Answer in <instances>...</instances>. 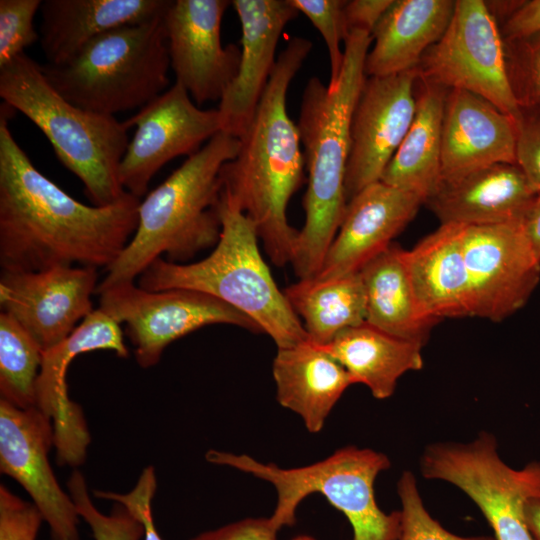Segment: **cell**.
Masks as SVG:
<instances>
[{
  "mask_svg": "<svg viewBox=\"0 0 540 540\" xmlns=\"http://www.w3.org/2000/svg\"><path fill=\"white\" fill-rule=\"evenodd\" d=\"M371 43L370 33L351 31L337 84L329 88L313 76L302 93L296 125L308 184L303 199L305 223L291 260L299 279L318 274L345 213L351 120L367 77L365 60Z\"/></svg>",
  "mask_w": 540,
  "mask_h": 540,
  "instance_id": "3",
  "label": "cell"
},
{
  "mask_svg": "<svg viewBox=\"0 0 540 540\" xmlns=\"http://www.w3.org/2000/svg\"><path fill=\"white\" fill-rule=\"evenodd\" d=\"M136 127L119 165L126 192L143 197L153 176L169 161L192 156L221 132L218 109H202L179 83L124 121Z\"/></svg>",
  "mask_w": 540,
  "mask_h": 540,
  "instance_id": "12",
  "label": "cell"
},
{
  "mask_svg": "<svg viewBox=\"0 0 540 540\" xmlns=\"http://www.w3.org/2000/svg\"><path fill=\"white\" fill-rule=\"evenodd\" d=\"M421 204L422 199L415 194L382 181L362 189L347 202L337 234L316 277L359 272L393 243V238L414 218Z\"/></svg>",
  "mask_w": 540,
  "mask_h": 540,
  "instance_id": "20",
  "label": "cell"
},
{
  "mask_svg": "<svg viewBox=\"0 0 540 540\" xmlns=\"http://www.w3.org/2000/svg\"><path fill=\"white\" fill-rule=\"evenodd\" d=\"M99 295V309L119 324H126V334L142 368L156 365L170 343L204 326L230 324L261 332L241 311L196 290L147 291L133 282L111 287Z\"/></svg>",
  "mask_w": 540,
  "mask_h": 540,
  "instance_id": "11",
  "label": "cell"
},
{
  "mask_svg": "<svg viewBox=\"0 0 540 540\" xmlns=\"http://www.w3.org/2000/svg\"><path fill=\"white\" fill-rule=\"evenodd\" d=\"M464 258L472 317L501 321L511 316L540 281V259L522 221L464 225Z\"/></svg>",
  "mask_w": 540,
  "mask_h": 540,
  "instance_id": "13",
  "label": "cell"
},
{
  "mask_svg": "<svg viewBox=\"0 0 540 540\" xmlns=\"http://www.w3.org/2000/svg\"><path fill=\"white\" fill-rule=\"evenodd\" d=\"M366 296V322L399 338L424 344L437 321L418 305L406 250L392 243L359 271Z\"/></svg>",
  "mask_w": 540,
  "mask_h": 540,
  "instance_id": "29",
  "label": "cell"
},
{
  "mask_svg": "<svg viewBox=\"0 0 540 540\" xmlns=\"http://www.w3.org/2000/svg\"><path fill=\"white\" fill-rule=\"evenodd\" d=\"M397 491L402 505L397 540H496L494 536L462 537L447 531L426 510L410 471L399 478Z\"/></svg>",
  "mask_w": 540,
  "mask_h": 540,
  "instance_id": "34",
  "label": "cell"
},
{
  "mask_svg": "<svg viewBox=\"0 0 540 540\" xmlns=\"http://www.w3.org/2000/svg\"><path fill=\"white\" fill-rule=\"evenodd\" d=\"M417 83L412 124L380 181L425 203L442 182V122L448 90L419 77Z\"/></svg>",
  "mask_w": 540,
  "mask_h": 540,
  "instance_id": "28",
  "label": "cell"
},
{
  "mask_svg": "<svg viewBox=\"0 0 540 540\" xmlns=\"http://www.w3.org/2000/svg\"><path fill=\"white\" fill-rule=\"evenodd\" d=\"M318 346L346 369L354 384L366 385L376 399L392 396L404 373L423 367L422 344L390 335L366 321Z\"/></svg>",
  "mask_w": 540,
  "mask_h": 540,
  "instance_id": "27",
  "label": "cell"
},
{
  "mask_svg": "<svg viewBox=\"0 0 540 540\" xmlns=\"http://www.w3.org/2000/svg\"><path fill=\"white\" fill-rule=\"evenodd\" d=\"M516 125L517 164L540 194V107L521 108Z\"/></svg>",
  "mask_w": 540,
  "mask_h": 540,
  "instance_id": "38",
  "label": "cell"
},
{
  "mask_svg": "<svg viewBox=\"0 0 540 540\" xmlns=\"http://www.w3.org/2000/svg\"><path fill=\"white\" fill-rule=\"evenodd\" d=\"M97 268L56 266L2 271L0 306L46 351L64 341L92 311Z\"/></svg>",
  "mask_w": 540,
  "mask_h": 540,
  "instance_id": "16",
  "label": "cell"
},
{
  "mask_svg": "<svg viewBox=\"0 0 540 540\" xmlns=\"http://www.w3.org/2000/svg\"><path fill=\"white\" fill-rule=\"evenodd\" d=\"M537 194L518 164L497 163L442 180L425 204L441 224L494 225L522 221Z\"/></svg>",
  "mask_w": 540,
  "mask_h": 540,
  "instance_id": "22",
  "label": "cell"
},
{
  "mask_svg": "<svg viewBox=\"0 0 540 540\" xmlns=\"http://www.w3.org/2000/svg\"><path fill=\"white\" fill-rule=\"evenodd\" d=\"M231 2L241 24V58L217 109L221 131L239 139L248 129L274 70L282 32L299 12L288 0Z\"/></svg>",
  "mask_w": 540,
  "mask_h": 540,
  "instance_id": "19",
  "label": "cell"
},
{
  "mask_svg": "<svg viewBox=\"0 0 540 540\" xmlns=\"http://www.w3.org/2000/svg\"><path fill=\"white\" fill-rule=\"evenodd\" d=\"M0 114V265L2 271L56 266L107 268L135 233L140 199L126 192L107 206H88L44 176Z\"/></svg>",
  "mask_w": 540,
  "mask_h": 540,
  "instance_id": "1",
  "label": "cell"
},
{
  "mask_svg": "<svg viewBox=\"0 0 540 540\" xmlns=\"http://www.w3.org/2000/svg\"><path fill=\"white\" fill-rule=\"evenodd\" d=\"M54 447L52 421L38 408H18L0 399V471L30 495L52 540H80V516L57 482L48 460Z\"/></svg>",
  "mask_w": 540,
  "mask_h": 540,
  "instance_id": "17",
  "label": "cell"
},
{
  "mask_svg": "<svg viewBox=\"0 0 540 540\" xmlns=\"http://www.w3.org/2000/svg\"><path fill=\"white\" fill-rule=\"evenodd\" d=\"M503 40H512L540 32V0L523 1L500 26Z\"/></svg>",
  "mask_w": 540,
  "mask_h": 540,
  "instance_id": "41",
  "label": "cell"
},
{
  "mask_svg": "<svg viewBox=\"0 0 540 540\" xmlns=\"http://www.w3.org/2000/svg\"><path fill=\"white\" fill-rule=\"evenodd\" d=\"M292 540H316V539L308 535H298L294 537Z\"/></svg>",
  "mask_w": 540,
  "mask_h": 540,
  "instance_id": "44",
  "label": "cell"
},
{
  "mask_svg": "<svg viewBox=\"0 0 540 540\" xmlns=\"http://www.w3.org/2000/svg\"><path fill=\"white\" fill-rule=\"evenodd\" d=\"M164 14L110 30L61 65L42 71L54 89L72 104L96 113L142 108L169 84Z\"/></svg>",
  "mask_w": 540,
  "mask_h": 540,
  "instance_id": "7",
  "label": "cell"
},
{
  "mask_svg": "<svg viewBox=\"0 0 540 540\" xmlns=\"http://www.w3.org/2000/svg\"><path fill=\"white\" fill-rule=\"evenodd\" d=\"M219 215L220 238L211 254L184 264L158 258L139 276L138 286L147 291L191 289L214 296L251 318L278 348L309 340L262 258L254 223L221 197Z\"/></svg>",
  "mask_w": 540,
  "mask_h": 540,
  "instance_id": "5",
  "label": "cell"
},
{
  "mask_svg": "<svg viewBox=\"0 0 540 540\" xmlns=\"http://www.w3.org/2000/svg\"><path fill=\"white\" fill-rule=\"evenodd\" d=\"M508 80L518 107H540V32L504 40Z\"/></svg>",
  "mask_w": 540,
  "mask_h": 540,
  "instance_id": "33",
  "label": "cell"
},
{
  "mask_svg": "<svg viewBox=\"0 0 540 540\" xmlns=\"http://www.w3.org/2000/svg\"><path fill=\"white\" fill-rule=\"evenodd\" d=\"M278 402L298 414L307 430L320 432L353 383L346 369L310 340L278 348L272 366Z\"/></svg>",
  "mask_w": 540,
  "mask_h": 540,
  "instance_id": "25",
  "label": "cell"
},
{
  "mask_svg": "<svg viewBox=\"0 0 540 540\" xmlns=\"http://www.w3.org/2000/svg\"><path fill=\"white\" fill-rule=\"evenodd\" d=\"M171 0H44L39 40L47 64L61 65L115 28L165 13Z\"/></svg>",
  "mask_w": 540,
  "mask_h": 540,
  "instance_id": "23",
  "label": "cell"
},
{
  "mask_svg": "<svg viewBox=\"0 0 540 540\" xmlns=\"http://www.w3.org/2000/svg\"><path fill=\"white\" fill-rule=\"evenodd\" d=\"M312 42L293 37L277 56L254 117L239 138L240 148L220 171L221 199L255 225L266 253L277 266L291 263L299 230L287 206L305 180L297 125L287 111L291 81L310 54Z\"/></svg>",
  "mask_w": 540,
  "mask_h": 540,
  "instance_id": "2",
  "label": "cell"
},
{
  "mask_svg": "<svg viewBox=\"0 0 540 540\" xmlns=\"http://www.w3.org/2000/svg\"><path fill=\"white\" fill-rule=\"evenodd\" d=\"M43 351L7 313H0L1 399L21 408L36 405V383Z\"/></svg>",
  "mask_w": 540,
  "mask_h": 540,
  "instance_id": "31",
  "label": "cell"
},
{
  "mask_svg": "<svg viewBox=\"0 0 540 540\" xmlns=\"http://www.w3.org/2000/svg\"><path fill=\"white\" fill-rule=\"evenodd\" d=\"M417 80V68L366 77L351 120L345 176L347 202L368 185L380 181L401 145L416 112Z\"/></svg>",
  "mask_w": 540,
  "mask_h": 540,
  "instance_id": "15",
  "label": "cell"
},
{
  "mask_svg": "<svg viewBox=\"0 0 540 540\" xmlns=\"http://www.w3.org/2000/svg\"><path fill=\"white\" fill-rule=\"evenodd\" d=\"M208 462L225 465L271 483L277 492V503L269 517L280 530L296 521L298 505L310 494H322L341 511L353 529L352 540H397L401 512H383L377 505L374 482L387 470L389 458L369 448L347 446L314 464L284 469L265 464L245 454L209 450Z\"/></svg>",
  "mask_w": 540,
  "mask_h": 540,
  "instance_id": "8",
  "label": "cell"
},
{
  "mask_svg": "<svg viewBox=\"0 0 540 540\" xmlns=\"http://www.w3.org/2000/svg\"><path fill=\"white\" fill-rule=\"evenodd\" d=\"M394 0L345 1L344 16L349 33L362 30L372 33Z\"/></svg>",
  "mask_w": 540,
  "mask_h": 540,
  "instance_id": "40",
  "label": "cell"
},
{
  "mask_svg": "<svg viewBox=\"0 0 540 540\" xmlns=\"http://www.w3.org/2000/svg\"><path fill=\"white\" fill-rule=\"evenodd\" d=\"M525 522L533 540H540V497H531L524 507Z\"/></svg>",
  "mask_w": 540,
  "mask_h": 540,
  "instance_id": "43",
  "label": "cell"
},
{
  "mask_svg": "<svg viewBox=\"0 0 540 540\" xmlns=\"http://www.w3.org/2000/svg\"><path fill=\"white\" fill-rule=\"evenodd\" d=\"M300 13H303L319 31L326 44L330 59V79L327 86L333 88L339 79L345 43L350 34L344 16L343 0H288Z\"/></svg>",
  "mask_w": 540,
  "mask_h": 540,
  "instance_id": "35",
  "label": "cell"
},
{
  "mask_svg": "<svg viewBox=\"0 0 540 540\" xmlns=\"http://www.w3.org/2000/svg\"><path fill=\"white\" fill-rule=\"evenodd\" d=\"M417 71L421 80L486 99L517 123L520 108L508 80L504 40L485 1H455L447 29Z\"/></svg>",
  "mask_w": 540,
  "mask_h": 540,
  "instance_id": "10",
  "label": "cell"
},
{
  "mask_svg": "<svg viewBox=\"0 0 540 540\" xmlns=\"http://www.w3.org/2000/svg\"><path fill=\"white\" fill-rule=\"evenodd\" d=\"M41 3V0H0V66L25 53L40 38L33 20Z\"/></svg>",
  "mask_w": 540,
  "mask_h": 540,
  "instance_id": "36",
  "label": "cell"
},
{
  "mask_svg": "<svg viewBox=\"0 0 540 540\" xmlns=\"http://www.w3.org/2000/svg\"><path fill=\"white\" fill-rule=\"evenodd\" d=\"M94 350H111L121 358L129 354L120 324L99 308L64 341L42 354L35 407L52 421L56 461L61 466L83 464L91 442L83 410L69 398L66 374L76 356Z\"/></svg>",
  "mask_w": 540,
  "mask_h": 540,
  "instance_id": "18",
  "label": "cell"
},
{
  "mask_svg": "<svg viewBox=\"0 0 540 540\" xmlns=\"http://www.w3.org/2000/svg\"><path fill=\"white\" fill-rule=\"evenodd\" d=\"M426 479L443 480L461 489L478 506L496 540H533L524 507L540 497V462L520 470L498 454L496 438L480 432L468 443L438 442L426 447L420 460Z\"/></svg>",
  "mask_w": 540,
  "mask_h": 540,
  "instance_id": "9",
  "label": "cell"
},
{
  "mask_svg": "<svg viewBox=\"0 0 540 540\" xmlns=\"http://www.w3.org/2000/svg\"><path fill=\"white\" fill-rule=\"evenodd\" d=\"M43 520L33 502L0 485V540H36Z\"/></svg>",
  "mask_w": 540,
  "mask_h": 540,
  "instance_id": "37",
  "label": "cell"
},
{
  "mask_svg": "<svg viewBox=\"0 0 540 540\" xmlns=\"http://www.w3.org/2000/svg\"><path fill=\"white\" fill-rule=\"evenodd\" d=\"M278 531L270 518H246L203 532L190 540H277Z\"/></svg>",
  "mask_w": 540,
  "mask_h": 540,
  "instance_id": "39",
  "label": "cell"
},
{
  "mask_svg": "<svg viewBox=\"0 0 540 540\" xmlns=\"http://www.w3.org/2000/svg\"><path fill=\"white\" fill-rule=\"evenodd\" d=\"M230 5L228 0H175L163 16L175 82L198 106L220 101L238 72L241 48L221 41Z\"/></svg>",
  "mask_w": 540,
  "mask_h": 540,
  "instance_id": "14",
  "label": "cell"
},
{
  "mask_svg": "<svg viewBox=\"0 0 540 540\" xmlns=\"http://www.w3.org/2000/svg\"><path fill=\"white\" fill-rule=\"evenodd\" d=\"M452 0H394L371 33L365 74L388 76L416 69L448 27Z\"/></svg>",
  "mask_w": 540,
  "mask_h": 540,
  "instance_id": "26",
  "label": "cell"
},
{
  "mask_svg": "<svg viewBox=\"0 0 540 540\" xmlns=\"http://www.w3.org/2000/svg\"><path fill=\"white\" fill-rule=\"evenodd\" d=\"M406 262L419 307L429 318L472 317L464 258V225L441 224L411 250Z\"/></svg>",
  "mask_w": 540,
  "mask_h": 540,
  "instance_id": "24",
  "label": "cell"
},
{
  "mask_svg": "<svg viewBox=\"0 0 540 540\" xmlns=\"http://www.w3.org/2000/svg\"><path fill=\"white\" fill-rule=\"evenodd\" d=\"M526 236L540 259V194L538 193L522 219Z\"/></svg>",
  "mask_w": 540,
  "mask_h": 540,
  "instance_id": "42",
  "label": "cell"
},
{
  "mask_svg": "<svg viewBox=\"0 0 540 540\" xmlns=\"http://www.w3.org/2000/svg\"><path fill=\"white\" fill-rule=\"evenodd\" d=\"M497 163L517 164V125L486 99L448 90L442 122V180Z\"/></svg>",
  "mask_w": 540,
  "mask_h": 540,
  "instance_id": "21",
  "label": "cell"
},
{
  "mask_svg": "<svg viewBox=\"0 0 540 540\" xmlns=\"http://www.w3.org/2000/svg\"><path fill=\"white\" fill-rule=\"evenodd\" d=\"M239 148L238 138L219 132L140 201L135 233L105 268L96 293L133 283L162 255L169 262L184 264L216 246L221 233L220 171Z\"/></svg>",
  "mask_w": 540,
  "mask_h": 540,
  "instance_id": "4",
  "label": "cell"
},
{
  "mask_svg": "<svg viewBox=\"0 0 540 540\" xmlns=\"http://www.w3.org/2000/svg\"><path fill=\"white\" fill-rule=\"evenodd\" d=\"M0 96L42 131L61 163L84 184L93 205H110L126 193L119 180L130 141L124 121L67 101L26 53L0 66Z\"/></svg>",
  "mask_w": 540,
  "mask_h": 540,
  "instance_id": "6",
  "label": "cell"
},
{
  "mask_svg": "<svg viewBox=\"0 0 540 540\" xmlns=\"http://www.w3.org/2000/svg\"><path fill=\"white\" fill-rule=\"evenodd\" d=\"M283 293L295 314L302 318L309 340L316 345H325L341 331L366 321V296L360 272L299 279Z\"/></svg>",
  "mask_w": 540,
  "mask_h": 540,
  "instance_id": "30",
  "label": "cell"
},
{
  "mask_svg": "<svg viewBox=\"0 0 540 540\" xmlns=\"http://www.w3.org/2000/svg\"><path fill=\"white\" fill-rule=\"evenodd\" d=\"M67 487L80 518L90 526L95 540H140L144 536L143 525L119 503L110 514L100 512L92 503L85 477L74 470Z\"/></svg>",
  "mask_w": 540,
  "mask_h": 540,
  "instance_id": "32",
  "label": "cell"
}]
</instances>
